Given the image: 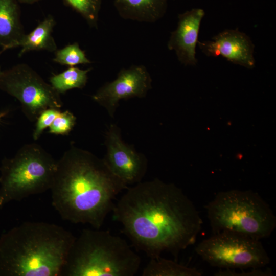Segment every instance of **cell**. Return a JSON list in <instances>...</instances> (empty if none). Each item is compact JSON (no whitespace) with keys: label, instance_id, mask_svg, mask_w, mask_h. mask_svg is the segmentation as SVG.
Listing matches in <instances>:
<instances>
[{"label":"cell","instance_id":"cell-1","mask_svg":"<svg viewBox=\"0 0 276 276\" xmlns=\"http://www.w3.org/2000/svg\"><path fill=\"white\" fill-rule=\"evenodd\" d=\"M126 190L111 212L136 248L150 259L163 252L177 257L195 243L202 220L180 188L154 179Z\"/></svg>","mask_w":276,"mask_h":276},{"label":"cell","instance_id":"cell-20","mask_svg":"<svg viewBox=\"0 0 276 276\" xmlns=\"http://www.w3.org/2000/svg\"><path fill=\"white\" fill-rule=\"evenodd\" d=\"M76 123V117L68 110L60 113L49 127V132L56 135H67Z\"/></svg>","mask_w":276,"mask_h":276},{"label":"cell","instance_id":"cell-8","mask_svg":"<svg viewBox=\"0 0 276 276\" xmlns=\"http://www.w3.org/2000/svg\"><path fill=\"white\" fill-rule=\"evenodd\" d=\"M0 89L20 102L24 114L31 122L35 121L44 110L60 109L63 105L60 94L26 63L2 71Z\"/></svg>","mask_w":276,"mask_h":276},{"label":"cell","instance_id":"cell-16","mask_svg":"<svg viewBox=\"0 0 276 276\" xmlns=\"http://www.w3.org/2000/svg\"><path fill=\"white\" fill-rule=\"evenodd\" d=\"M200 271L160 257L151 258L144 267L143 276H201Z\"/></svg>","mask_w":276,"mask_h":276},{"label":"cell","instance_id":"cell-25","mask_svg":"<svg viewBox=\"0 0 276 276\" xmlns=\"http://www.w3.org/2000/svg\"><path fill=\"white\" fill-rule=\"evenodd\" d=\"M2 52L1 51H0V54L2 53ZM2 70H1V67H0V77H1V75L2 74Z\"/></svg>","mask_w":276,"mask_h":276},{"label":"cell","instance_id":"cell-24","mask_svg":"<svg viewBox=\"0 0 276 276\" xmlns=\"http://www.w3.org/2000/svg\"><path fill=\"white\" fill-rule=\"evenodd\" d=\"M7 114V112H3L0 113V120Z\"/></svg>","mask_w":276,"mask_h":276},{"label":"cell","instance_id":"cell-18","mask_svg":"<svg viewBox=\"0 0 276 276\" xmlns=\"http://www.w3.org/2000/svg\"><path fill=\"white\" fill-rule=\"evenodd\" d=\"M67 6L79 13L89 27L98 28L102 0H62Z\"/></svg>","mask_w":276,"mask_h":276},{"label":"cell","instance_id":"cell-19","mask_svg":"<svg viewBox=\"0 0 276 276\" xmlns=\"http://www.w3.org/2000/svg\"><path fill=\"white\" fill-rule=\"evenodd\" d=\"M54 55L53 61L69 67L91 63L78 42L69 44L62 49H57L54 52Z\"/></svg>","mask_w":276,"mask_h":276},{"label":"cell","instance_id":"cell-15","mask_svg":"<svg viewBox=\"0 0 276 276\" xmlns=\"http://www.w3.org/2000/svg\"><path fill=\"white\" fill-rule=\"evenodd\" d=\"M56 21L51 15H48L29 34H25L17 44L21 50L18 57L33 51L44 50L54 52L58 49L52 36Z\"/></svg>","mask_w":276,"mask_h":276},{"label":"cell","instance_id":"cell-13","mask_svg":"<svg viewBox=\"0 0 276 276\" xmlns=\"http://www.w3.org/2000/svg\"><path fill=\"white\" fill-rule=\"evenodd\" d=\"M18 0H0V47L3 52L17 47L25 35Z\"/></svg>","mask_w":276,"mask_h":276},{"label":"cell","instance_id":"cell-7","mask_svg":"<svg viewBox=\"0 0 276 276\" xmlns=\"http://www.w3.org/2000/svg\"><path fill=\"white\" fill-rule=\"evenodd\" d=\"M195 249L211 266L222 269L262 268L270 263L260 240L229 232L213 234L197 244Z\"/></svg>","mask_w":276,"mask_h":276},{"label":"cell","instance_id":"cell-22","mask_svg":"<svg viewBox=\"0 0 276 276\" xmlns=\"http://www.w3.org/2000/svg\"><path fill=\"white\" fill-rule=\"evenodd\" d=\"M225 270H219L214 275L217 276H270L272 273L270 270H263L261 268L251 269L249 271L237 272L233 269H225Z\"/></svg>","mask_w":276,"mask_h":276},{"label":"cell","instance_id":"cell-4","mask_svg":"<svg viewBox=\"0 0 276 276\" xmlns=\"http://www.w3.org/2000/svg\"><path fill=\"white\" fill-rule=\"evenodd\" d=\"M141 261L124 239L108 231L85 229L71 247L62 275L133 276Z\"/></svg>","mask_w":276,"mask_h":276},{"label":"cell","instance_id":"cell-10","mask_svg":"<svg viewBox=\"0 0 276 276\" xmlns=\"http://www.w3.org/2000/svg\"><path fill=\"white\" fill-rule=\"evenodd\" d=\"M105 145L103 159L111 172L127 186L141 182L147 170V158L122 140L116 125L108 127Z\"/></svg>","mask_w":276,"mask_h":276},{"label":"cell","instance_id":"cell-9","mask_svg":"<svg viewBox=\"0 0 276 276\" xmlns=\"http://www.w3.org/2000/svg\"><path fill=\"white\" fill-rule=\"evenodd\" d=\"M151 83V76L144 65H132L121 69L116 79L103 85L92 98L113 118L121 100L146 97Z\"/></svg>","mask_w":276,"mask_h":276},{"label":"cell","instance_id":"cell-11","mask_svg":"<svg viewBox=\"0 0 276 276\" xmlns=\"http://www.w3.org/2000/svg\"><path fill=\"white\" fill-rule=\"evenodd\" d=\"M202 52L208 56H222L228 61L248 68L255 66L254 45L245 33L238 30H226L211 41H198Z\"/></svg>","mask_w":276,"mask_h":276},{"label":"cell","instance_id":"cell-14","mask_svg":"<svg viewBox=\"0 0 276 276\" xmlns=\"http://www.w3.org/2000/svg\"><path fill=\"white\" fill-rule=\"evenodd\" d=\"M169 0H113L119 15L123 19L155 22L165 15Z\"/></svg>","mask_w":276,"mask_h":276},{"label":"cell","instance_id":"cell-17","mask_svg":"<svg viewBox=\"0 0 276 276\" xmlns=\"http://www.w3.org/2000/svg\"><path fill=\"white\" fill-rule=\"evenodd\" d=\"M91 70L92 68L82 70L76 66L69 67L61 73L52 75L49 81L59 94L74 88L82 89L87 82V74Z\"/></svg>","mask_w":276,"mask_h":276},{"label":"cell","instance_id":"cell-5","mask_svg":"<svg viewBox=\"0 0 276 276\" xmlns=\"http://www.w3.org/2000/svg\"><path fill=\"white\" fill-rule=\"evenodd\" d=\"M205 208L213 234L229 232L260 240L276 227V216L269 205L251 191L220 192Z\"/></svg>","mask_w":276,"mask_h":276},{"label":"cell","instance_id":"cell-12","mask_svg":"<svg viewBox=\"0 0 276 276\" xmlns=\"http://www.w3.org/2000/svg\"><path fill=\"white\" fill-rule=\"evenodd\" d=\"M204 15V11L197 8L179 14L177 27L171 33L168 48L175 51L179 62L185 65L197 64L196 47L201 22Z\"/></svg>","mask_w":276,"mask_h":276},{"label":"cell","instance_id":"cell-23","mask_svg":"<svg viewBox=\"0 0 276 276\" xmlns=\"http://www.w3.org/2000/svg\"><path fill=\"white\" fill-rule=\"evenodd\" d=\"M41 0H18L20 4H33Z\"/></svg>","mask_w":276,"mask_h":276},{"label":"cell","instance_id":"cell-2","mask_svg":"<svg viewBox=\"0 0 276 276\" xmlns=\"http://www.w3.org/2000/svg\"><path fill=\"white\" fill-rule=\"evenodd\" d=\"M128 187L103 158L72 145L57 160L50 190L52 205L62 219L100 229L117 196Z\"/></svg>","mask_w":276,"mask_h":276},{"label":"cell","instance_id":"cell-3","mask_svg":"<svg viewBox=\"0 0 276 276\" xmlns=\"http://www.w3.org/2000/svg\"><path fill=\"white\" fill-rule=\"evenodd\" d=\"M76 237L62 227L25 222L0 237V276H60Z\"/></svg>","mask_w":276,"mask_h":276},{"label":"cell","instance_id":"cell-21","mask_svg":"<svg viewBox=\"0 0 276 276\" xmlns=\"http://www.w3.org/2000/svg\"><path fill=\"white\" fill-rule=\"evenodd\" d=\"M60 112L59 109L49 108L39 114L35 121V126L33 132L32 136L34 140L39 139L43 131L50 127Z\"/></svg>","mask_w":276,"mask_h":276},{"label":"cell","instance_id":"cell-6","mask_svg":"<svg viewBox=\"0 0 276 276\" xmlns=\"http://www.w3.org/2000/svg\"><path fill=\"white\" fill-rule=\"evenodd\" d=\"M57 163L35 143L24 145L13 157L4 158L0 166V209L50 190Z\"/></svg>","mask_w":276,"mask_h":276}]
</instances>
